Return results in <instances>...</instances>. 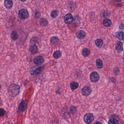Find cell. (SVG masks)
<instances>
[{"label": "cell", "mask_w": 124, "mask_h": 124, "mask_svg": "<svg viewBox=\"0 0 124 124\" xmlns=\"http://www.w3.org/2000/svg\"><path fill=\"white\" fill-rule=\"evenodd\" d=\"M20 88L17 84H12L8 87V93L12 97H15L19 93Z\"/></svg>", "instance_id": "obj_1"}, {"label": "cell", "mask_w": 124, "mask_h": 124, "mask_svg": "<svg viewBox=\"0 0 124 124\" xmlns=\"http://www.w3.org/2000/svg\"><path fill=\"white\" fill-rule=\"evenodd\" d=\"M43 69V66H40L39 67H33L31 68L29 70V73L31 75H36L39 74L41 72Z\"/></svg>", "instance_id": "obj_2"}, {"label": "cell", "mask_w": 124, "mask_h": 124, "mask_svg": "<svg viewBox=\"0 0 124 124\" xmlns=\"http://www.w3.org/2000/svg\"><path fill=\"white\" fill-rule=\"evenodd\" d=\"M84 121L87 124L91 123L94 120L93 115L91 113H87L84 117Z\"/></svg>", "instance_id": "obj_3"}, {"label": "cell", "mask_w": 124, "mask_h": 124, "mask_svg": "<svg viewBox=\"0 0 124 124\" xmlns=\"http://www.w3.org/2000/svg\"><path fill=\"white\" fill-rule=\"evenodd\" d=\"M18 15L20 18L22 19H25L29 17V13L26 9H22L19 11Z\"/></svg>", "instance_id": "obj_4"}, {"label": "cell", "mask_w": 124, "mask_h": 124, "mask_svg": "<svg viewBox=\"0 0 124 124\" xmlns=\"http://www.w3.org/2000/svg\"><path fill=\"white\" fill-rule=\"evenodd\" d=\"M28 102L26 100H22L20 103L19 107L18 112L19 113H21L25 110L27 107Z\"/></svg>", "instance_id": "obj_5"}, {"label": "cell", "mask_w": 124, "mask_h": 124, "mask_svg": "<svg viewBox=\"0 0 124 124\" xmlns=\"http://www.w3.org/2000/svg\"><path fill=\"white\" fill-rule=\"evenodd\" d=\"M33 62L37 65H40L44 62V60L43 57L40 55L35 57L33 60Z\"/></svg>", "instance_id": "obj_6"}, {"label": "cell", "mask_w": 124, "mask_h": 124, "mask_svg": "<svg viewBox=\"0 0 124 124\" xmlns=\"http://www.w3.org/2000/svg\"><path fill=\"white\" fill-rule=\"evenodd\" d=\"M99 76L96 72H93L90 74V79L93 82H97L99 79Z\"/></svg>", "instance_id": "obj_7"}, {"label": "cell", "mask_w": 124, "mask_h": 124, "mask_svg": "<svg viewBox=\"0 0 124 124\" xmlns=\"http://www.w3.org/2000/svg\"><path fill=\"white\" fill-rule=\"evenodd\" d=\"M64 22L67 24H70L73 22L74 20L73 17L71 14H67L64 17Z\"/></svg>", "instance_id": "obj_8"}, {"label": "cell", "mask_w": 124, "mask_h": 124, "mask_svg": "<svg viewBox=\"0 0 124 124\" xmlns=\"http://www.w3.org/2000/svg\"><path fill=\"white\" fill-rule=\"evenodd\" d=\"M92 92V89L88 86L84 87L82 91V95L84 96H88L91 94Z\"/></svg>", "instance_id": "obj_9"}, {"label": "cell", "mask_w": 124, "mask_h": 124, "mask_svg": "<svg viewBox=\"0 0 124 124\" xmlns=\"http://www.w3.org/2000/svg\"><path fill=\"white\" fill-rule=\"evenodd\" d=\"M76 37L80 39H84L86 37V33L83 30H80L76 33Z\"/></svg>", "instance_id": "obj_10"}, {"label": "cell", "mask_w": 124, "mask_h": 124, "mask_svg": "<svg viewBox=\"0 0 124 124\" xmlns=\"http://www.w3.org/2000/svg\"><path fill=\"white\" fill-rule=\"evenodd\" d=\"M29 51L32 54H36L37 53L38 51L37 46L35 44H33L29 47Z\"/></svg>", "instance_id": "obj_11"}, {"label": "cell", "mask_w": 124, "mask_h": 124, "mask_svg": "<svg viewBox=\"0 0 124 124\" xmlns=\"http://www.w3.org/2000/svg\"><path fill=\"white\" fill-rule=\"evenodd\" d=\"M115 49L118 53L122 51L123 50V45L122 42L120 41H118L116 44Z\"/></svg>", "instance_id": "obj_12"}, {"label": "cell", "mask_w": 124, "mask_h": 124, "mask_svg": "<svg viewBox=\"0 0 124 124\" xmlns=\"http://www.w3.org/2000/svg\"><path fill=\"white\" fill-rule=\"evenodd\" d=\"M4 4L6 8L10 9L13 6V2L12 0H5Z\"/></svg>", "instance_id": "obj_13"}, {"label": "cell", "mask_w": 124, "mask_h": 124, "mask_svg": "<svg viewBox=\"0 0 124 124\" xmlns=\"http://www.w3.org/2000/svg\"><path fill=\"white\" fill-rule=\"evenodd\" d=\"M115 37L119 40H124V33L122 32H116L115 34Z\"/></svg>", "instance_id": "obj_14"}, {"label": "cell", "mask_w": 124, "mask_h": 124, "mask_svg": "<svg viewBox=\"0 0 124 124\" xmlns=\"http://www.w3.org/2000/svg\"><path fill=\"white\" fill-rule=\"evenodd\" d=\"M59 40V39L57 37L54 36L50 38V41L51 44L55 45L58 43Z\"/></svg>", "instance_id": "obj_15"}, {"label": "cell", "mask_w": 124, "mask_h": 124, "mask_svg": "<svg viewBox=\"0 0 124 124\" xmlns=\"http://www.w3.org/2000/svg\"><path fill=\"white\" fill-rule=\"evenodd\" d=\"M79 86V84L75 82H72L70 83V87L72 90H75L78 88Z\"/></svg>", "instance_id": "obj_16"}, {"label": "cell", "mask_w": 124, "mask_h": 124, "mask_svg": "<svg viewBox=\"0 0 124 124\" xmlns=\"http://www.w3.org/2000/svg\"><path fill=\"white\" fill-rule=\"evenodd\" d=\"M90 53V50L87 48H84L82 51V54L84 57H87L89 56Z\"/></svg>", "instance_id": "obj_17"}, {"label": "cell", "mask_w": 124, "mask_h": 124, "mask_svg": "<svg viewBox=\"0 0 124 124\" xmlns=\"http://www.w3.org/2000/svg\"><path fill=\"white\" fill-rule=\"evenodd\" d=\"M112 21L108 19H104L103 22V25L106 27H110L112 25Z\"/></svg>", "instance_id": "obj_18"}, {"label": "cell", "mask_w": 124, "mask_h": 124, "mask_svg": "<svg viewBox=\"0 0 124 124\" xmlns=\"http://www.w3.org/2000/svg\"><path fill=\"white\" fill-rule=\"evenodd\" d=\"M96 67L98 68H101L103 67V63L102 60L100 59H97L96 61Z\"/></svg>", "instance_id": "obj_19"}, {"label": "cell", "mask_w": 124, "mask_h": 124, "mask_svg": "<svg viewBox=\"0 0 124 124\" xmlns=\"http://www.w3.org/2000/svg\"><path fill=\"white\" fill-rule=\"evenodd\" d=\"M61 55L62 52H61V51L60 50H57L54 53L53 56L54 58L57 59L59 58L61 56Z\"/></svg>", "instance_id": "obj_20"}, {"label": "cell", "mask_w": 124, "mask_h": 124, "mask_svg": "<svg viewBox=\"0 0 124 124\" xmlns=\"http://www.w3.org/2000/svg\"><path fill=\"white\" fill-rule=\"evenodd\" d=\"M96 45L99 48H101L103 45V41L102 40L100 39H96L95 41Z\"/></svg>", "instance_id": "obj_21"}, {"label": "cell", "mask_w": 124, "mask_h": 124, "mask_svg": "<svg viewBox=\"0 0 124 124\" xmlns=\"http://www.w3.org/2000/svg\"><path fill=\"white\" fill-rule=\"evenodd\" d=\"M40 24L43 26H46L48 24V21L44 18L41 19L40 21Z\"/></svg>", "instance_id": "obj_22"}, {"label": "cell", "mask_w": 124, "mask_h": 124, "mask_svg": "<svg viewBox=\"0 0 124 124\" xmlns=\"http://www.w3.org/2000/svg\"><path fill=\"white\" fill-rule=\"evenodd\" d=\"M59 14V11L57 10H54L52 11L51 13V16L52 18H55L57 17Z\"/></svg>", "instance_id": "obj_23"}, {"label": "cell", "mask_w": 124, "mask_h": 124, "mask_svg": "<svg viewBox=\"0 0 124 124\" xmlns=\"http://www.w3.org/2000/svg\"><path fill=\"white\" fill-rule=\"evenodd\" d=\"M11 38L13 40L16 41L18 39V34L17 32L15 31H13L11 33Z\"/></svg>", "instance_id": "obj_24"}, {"label": "cell", "mask_w": 124, "mask_h": 124, "mask_svg": "<svg viewBox=\"0 0 124 124\" xmlns=\"http://www.w3.org/2000/svg\"><path fill=\"white\" fill-rule=\"evenodd\" d=\"M108 123L110 124H118L119 123L118 121L115 119L112 118L110 119Z\"/></svg>", "instance_id": "obj_25"}, {"label": "cell", "mask_w": 124, "mask_h": 124, "mask_svg": "<svg viewBox=\"0 0 124 124\" xmlns=\"http://www.w3.org/2000/svg\"><path fill=\"white\" fill-rule=\"evenodd\" d=\"M38 39L37 37H33L31 39L30 41V43L31 44H35V43H37L38 42Z\"/></svg>", "instance_id": "obj_26"}, {"label": "cell", "mask_w": 124, "mask_h": 124, "mask_svg": "<svg viewBox=\"0 0 124 124\" xmlns=\"http://www.w3.org/2000/svg\"><path fill=\"white\" fill-rule=\"evenodd\" d=\"M70 112L71 113L74 114L76 112V108L75 106H71L70 108Z\"/></svg>", "instance_id": "obj_27"}, {"label": "cell", "mask_w": 124, "mask_h": 124, "mask_svg": "<svg viewBox=\"0 0 124 124\" xmlns=\"http://www.w3.org/2000/svg\"><path fill=\"white\" fill-rule=\"evenodd\" d=\"M0 116H4L5 114V111L2 108H0Z\"/></svg>", "instance_id": "obj_28"}, {"label": "cell", "mask_w": 124, "mask_h": 124, "mask_svg": "<svg viewBox=\"0 0 124 124\" xmlns=\"http://www.w3.org/2000/svg\"><path fill=\"white\" fill-rule=\"evenodd\" d=\"M114 0L115 2H120V1H122V0Z\"/></svg>", "instance_id": "obj_29"}, {"label": "cell", "mask_w": 124, "mask_h": 124, "mask_svg": "<svg viewBox=\"0 0 124 124\" xmlns=\"http://www.w3.org/2000/svg\"><path fill=\"white\" fill-rule=\"evenodd\" d=\"M21 1H22V2H25V1L26 0H20Z\"/></svg>", "instance_id": "obj_30"}, {"label": "cell", "mask_w": 124, "mask_h": 124, "mask_svg": "<svg viewBox=\"0 0 124 124\" xmlns=\"http://www.w3.org/2000/svg\"><path fill=\"white\" fill-rule=\"evenodd\" d=\"M95 123H100V124H101V123L99 122H96Z\"/></svg>", "instance_id": "obj_31"}, {"label": "cell", "mask_w": 124, "mask_h": 124, "mask_svg": "<svg viewBox=\"0 0 124 124\" xmlns=\"http://www.w3.org/2000/svg\"></svg>", "instance_id": "obj_32"}]
</instances>
